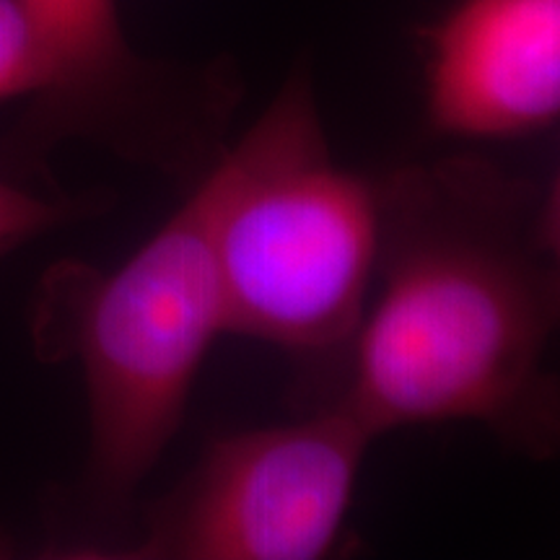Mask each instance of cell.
<instances>
[{
	"label": "cell",
	"mask_w": 560,
	"mask_h": 560,
	"mask_svg": "<svg viewBox=\"0 0 560 560\" xmlns=\"http://www.w3.org/2000/svg\"><path fill=\"white\" fill-rule=\"evenodd\" d=\"M420 37L431 130L511 140L558 122L560 0H459Z\"/></svg>",
	"instance_id": "cell-6"
},
{
	"label": "cell",
	"mask_w": 560,
	"mask_h": 560,
	"mask_svg": "<svg viewBox=\"0 0 560 560\" xmlns=\"http://www.w3.org/2000/svg\"><path fill=\"white\" fill-rule=\"evenodd\" d=\"M198 185L223 332L330 374L366 312L380 213L374 179L332 156L306 62Z\"/></svg>",
	"instance_id": "cell-3"
},
{
	"label": "cell",
	"mask_w": 560,
	"mask_h": 560,
	"mask_svg": "<svg viewBox=\"0 0 560 560\" xmlns=\"http://www.w3.org/2000/svg\"><path fill=\"white\" fill-rule=\"evenodd\" d=\"M223 332L219 276L200 185L115 270L66 257L39 276L32 353L73 363L86 392L89 446L68 490L55 556L115 558L136 495L185 420L210 346Z\"/></svg>",
	"instance_id": "cell-2"
},
{
	"label": "cell",
	"mask_w": 560,
	"mask_h": 560,
	"mask_svg": "<svg viewBox=\"0 0 560 560\" xmlns=\"http://www.w3.org/2000/svg\"><path fill=\"white\" fill-rule=\"evenodd\" d=\"M37 86L0 136V174L58 187L52 156L86 143L190 190L226 151L244 100L229 55L153 58L128 37L117 0H19Z\"/></svg>",
	"instance_id": "cell-4"
},
{
	"label": "cell",
	"mask_w": 560,
	"mask_h": 560,
	"mask_svg": "<svg viewBox=\"0 0 560 560\" xmlns=\"http://www.w3.org/2000/svg\"><path fill=\"white\" fill-rule=\"evenodd\" d=\"M112 202L115 198L107 190L79 195L60 190L39 192L34 185L0 174V260L37 242L39 236L107 213Z\"/></svg>",
	"instance_id": "cell-7"
},
{
	"label": "cell",
	"mask_w": 560,
	"mask_h": 560,
	"mask_svg": "<svg viewBox=\"0 0 560 560\" xmlns=\"http://www.w3.org/2000/svg\"><path fill=\"white\" fill-rule=\"evenodd\" d=\"M376 296L325 376L322 405L371 436L475 423L509 452L550 462L560 384L558 179L482 156L408 164L374 179Z\"/></svg>",
	"instance_id": "cell-1"
},
{
	"label": "cell",
	"mask_w": 560,
	"mask_h": 560,
	"mask_svg": "<svg viewBox=\"0 0 560 560\" xmlns=\"http://www.w3.org/2000/svg\"><path fill=\"white\" fill-rule=\"evenodd\" d=\"M37 86L32 37L19 0H0V104L26 100Z\"/></svg>",
	"instance_id": "cell-8"
},
{
	"label": "cell",
	"mask_w": 560,
	"mask_h": 560,
	"mask_svg": "<svg viewBox=\"0 0 560 560\" xmlns=\"http://www.w3.org/2000/svg\"><path fill=\"white\" fill-rule=\"evenodd\" d=\"M374 436L338 408L215 436L140 511L122 560H319L346 532Z\"/></svg>",
	"instance_id": "cell-5"
}]
</instances>
